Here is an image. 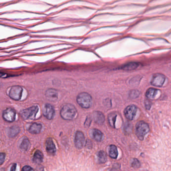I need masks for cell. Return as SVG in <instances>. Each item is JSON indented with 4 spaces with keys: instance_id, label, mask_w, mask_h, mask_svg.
Returning a JSON list of instances; mask_svg holds the SVG:
<instances>
[{
    "instance_id": "cell-6",
    "label": "cell",
    "mask_w": 171,
    "mask_h": 171,
    "mask_svg": "<svg viewBox=\"0 0 171 171\" xmlns=\"http://www.w3.org/2000/svg\"><path fill=\"white\" fill-rule=\"evenodd\" d=\"M166 77L163 74L157 73L154 74L151 80V83L155 86L161 87L165 81Z\"/></svg>"
},
{
    "instance_id": "cell-12",
    "label": "cell",
    "mask_w": 171,
    "mask_h": 171,
    "mask_svg": "<svg viewBox=\"0 0 171 171\" xmlns=\"http://www.w3.org/2000/svg\"><path fill=\"white\" fill-rule=\"evenodd\" d=\"M46 98L51 101H55L58 98V92L56 90L50 88L47 90L45 93Z\"/></svg>"
},
{
    "instance_id": "cell-20",
    "label": "cell",
    "mask_w": 171,
    "mask_h": 171,
    "mask_svg": "<svg viewBox=\"0 0 171 171\" xmlns=\"http://www.w3.org/2000/svg\"><path fill=\"white\" fill-rule=\"evenodd\" d=\"M98 161L100 163H105L107 161V156L106 153L104 151H100L98 153Z\"/></svg>"
},
{
    "instance_id": "cell-11",
    "label": "cell",
    "mask_w": 171,
    "mask_h": 171,
    "mask_svg": "<svg viewBox=\"0 0 171 171\" xmlns=\"http://www.w3.org/2000/svg\"><path fill=\"white\" fill-rule=\"evenodd\" d=\"M45 145L47 153L50 155H55L56 152V147L51 138L49 137L46 139Z\"/></svg>"
},
{
    "instance_id": "cell-7",
    "label": "cell",
    "mask_w": 171,
    "mask_h": 171,
    "mask_svg": "<svg viewBox=\"0 0 171 171\" xmlns=\"http://www.w3.org/2000/svg\"><path fill=\"white\" fill-rule=\"evenodd\" d=\"M137 112V108L135 105H130L125 108L124 114L125 117L129 121H132L135 117Z\"/></svg>"
},
{
    "instance_id": "cell-31",
    "label": "cell",
    "mask_w": 171,
    "mask_h": 171,
    "mask_svg": "<svg viewBox=\"0 0 171 171\" xmlns=\"http://www.w3.org/2000/svg\"><path fill=\"white\" fill-rule=\"evenodd\" d=\"M6 74L5 73H1L0 72V77H4V76Z\"/></svg>"
},
{
    "instance_id": "cell-21",
    "label": "cell",
    "mask_w": 171,
    "mask_h": 171,
    "mask_svg": "<svg viewBox=\"0 0 171 171\" xmlns=\"http://www.w3.org/2000/svg\"><path fill=\"white\" fill-rule=\"evenodd\" d=\"M116 117H117V114L114 112L111 113L108 115V123H109L110 127H114V128L115 127V123Z\"/></svg>"
},
{
    "instance_id": "cell-2",
    "label": "cell",
    "mask_w": 171,
    "mask_h": 171,
    "mask_svg": "<svg viewBox=\"0 0 171 171\" xmlns=\"http://www.w3.org/2000/svg\"><path fill=\"white\" fill-rule=\"evenodd\" d=\"M149 131V126L145 121H139L137 123L135 126V134L139 140H143Z\"/></svg>"
},
{
    "instance_id": "cell-9",
    "label": "cell",
    "mask_w": 171,
    "mask_h": 171,
    "mask_svg": "<svg viewBox=\"0 0 171 171\" xmlns=\"http://www.w3.org/2000/svg\"><path fill=\"white\" fill-rule=\"evenodd\" d=\"M3 117L5 121L9 123L14 121L16 117V112L11 108H8L3 113Z\"/></svg>"
},
{
    "instance_id": "cell-26",
    "label": "cell",
    "mask_w": 171,
    "mask_h": 171,
    "mask_svg": "<svg viewBox=\"0 0 171 171\" xmlns=\"http://www.w3.org/2000/svg\"><path fill=\"white\" fill-rule=\"evenodd\" d=\"M22 171H35L34 170L29 166H25L23 168Z\"/></svg>"
},
{
    "instance_id": "cell-23",
    "label": "cell",
    "mask_w": 171,
    "mask_h": 171,
    "mask_svg": "<svg viewBox=\"0 0 171 171\" xmlns=\"http://www.w3.org/2000/svg\"><path fill=\"white\" fill-rule=\"evenodd\" d=\"M138 64L135 62H131L130 63L127 64V65L124 66L123 67V69L130 70H133L135 69L138 66Z\"/></svg>"
},
{
    "instance_id": "cell-16",
    "label": "cell",
    "mask_w": 171,
    "mask_h": 171,
    "mask_svg": "<svg viewBox=\"0 0 171 171\" xmlns=\"http://www.w3.org/2000/svg\"><path fill=\"white\" fill-rule=\"evenodd\" d=\"M43 155L42 152L39 150H37L34 153L33 161L35 163H41L43 161Z\"/></svg>"
},
{
    "instance_id": "cell-25",
    "label": "cell",
    "mask_w": 171,
    "mask_h": 171,
    "mask_svg": "<svg viewBox=\"0 0 171 171\" xmlns=\"http://www.w3.org/2000/svg\"><path fill=\"white\" fill-rule=\"evenodd\" d=\"M6 158V154L4 153H0V166L4 163Z\"/></svg>"
},
{
    "instance_id": "cell-28",
    "label": "cell",
    "mask_w": 171,
    "mask_h": 171,
    "mask_svg": "<svg viewBox=\"0 0 171 171\" xmlns=\"http://www.w3.org/2000/svg\"><path fill=\"white\" fill-rule=\"evenodd\" d=\"M86 147H88L89 149H91L92 147V142L90 141L89 139H88V141H86Z\"/></svg>"
},
{
    "instance_id": "cell-19",
    "label": "cell",
    "mask_w": 171,
    "mask_h": 171,
    "mask_svg": "<svg viewBox=\"0 0 171 171\" xmlns=\"http://www.w3.org/2000/svg\"><path fill=\"white\" fill-rule=\"evenodd\" d=\"M30 146V143L29 140L27 137H25L24 139H23L21 144L20 145V149L24 151H27L29 149Z\"/></svg>"
},
{
    "instance_id": "cell-1",
    "label": "cell",
    "mask_w": 171,
    "mask_h": 171,
    "mask_svg": "<svg viewBox=\"0 0 171 171\" xmlns=\"http://www.w3.org/2000/svg\"><path fill=\"white\" fill-rule=\"evenodd\" d=\"M77 110L71 104H65L63 106L60 111V115L65 120H71L75 117Z\"/></svg>"
},
{
    "instance_id": "cell-17",
    "label": "cell",
    "mask_w": 171,
    "mask_h": 171,
    "mask_svg": "<svg viewBox=\"0 0 171 171\" xmlns=\"http://www.w3.org/2000/svg\"><path fill=\"white\" fill-rule=\"evenodd\" d=\"M92 135L94 139H95L96 141L100 142L102 141L104 135L102 133L100 130L95 129H93L92 131Z\"/></svg>"
},
{
    "instance_id": "cell-10",
    "label": "cell",
    "mask_w": 171,
    "mask_h": 171,
    "mask_svg": "<svg viewBox=\"0 0 171 171\" xmlns=\"http://www.w3.org/2000/svg\"><path fill=\"white\" fill-rule=\"evenodd\" d=\"M43 115L46 118L51 120L54 117L55 115V110L53 106L50 104H46L44 106L43 111Z\"/></svg>"
},
{
    "instance_id": "cell-14",
    "label": "cell",
    "mask_w": 171,
    "mask_h": 171,
    "mask_svg": "<svg viewBox=\"0 0 171 171\" xmlns=\"http://www.w3.org/2000/svg\"><path fill=\"white\" fill-rule=\"evenodd\" d=\"M41 129H42V125L41 124L34 123L31 125L28 131L32 134H38L41 132Z\"/></svg>"
},
{
    "instance_id": "cell-18",
    "label": "cell",
    "mask_w": 171,
    "mask_h": 171,
    "mask_svg": "<svg viewBox=\"0 0 171 171\" xmlns=\"http://www.w3.org/2000/svg\"><path fill=\"white\" fill-rule=\"evenodd\" d=\"M118 154V153L116 147L114 145H110L109 148V156L112 159H115L117 158Z\"/></svg>"
},
{
    "instance_id": "cell-32",
    "label": "cell",
    "mask_w": 171,
    "mask_h": 171,
    "mask_svg": "<svg viewBox=\"0 0 171 171\" xmlns=\"http://www.w3.org/2000/svg\"><path fill=\"white\" fill-rule=\"evenodd\" d=\"M0 171H5V170H4V169H1Z\"/></svg>"
},
{
    "instance_id": "cell-4",
    "label": "cell",
    "mask_w": 171,
    "mask_h": 171,
    "mask_svg": "<svg viewBox=\"0 0 171 171\" xmlns=\"http://www.w3.org/2000/svg\"><path fill=\"white\" fill-rule=\"evenodd\" d=\"M38 110L39 108L37 106H33L22 110L20 112V115L24 119H33L36 116Z\"/></svg>"
},
{
    "instance_id": "cell-24",
    "label": "cell",
    "mask_w": 171,
    "mask_h": 171,
    "mask_svg": "<svg viewBox=\"0 0 171 171\" xmlns=\"http://www.w3.org/2000/svg\"><path fill=\"white\" fill-rule=\"evenodd\" d=\"M131 166L135 169L139 168L141 167L140 162L137 159H133L131 163Z\"/></svg>"
},
{
    "instance_id": "cell-15",
    "label": "cell",
    "mask_w": 171,
    "mask_h": 171,
    "mask_svg": "<svg viewBox=\"0 0 171 171\" xmlns=\"http://www.w3.org/2000/svg\"><path fill=\"white\" fill-rule=\"evenodd\" d=\"M20 131V128L17 125H13L9 127L8 130V137H14L18 135Z\"/></svg>"
},
{
    "instance_id": "cell-29",
    "label": "cell",
    "mask_w": 171,
    "mask_h": 171,
    "mask_svg": "<svg viewBox=\"0 0 171 171\" xmlns=\"http://www.w3.org/2000/svg\"><path fill=\"white\" fill-rule=\"evenodd\" d=\"M145 108L147 110H149L150 108H151V106L150 102H149V101H146L145 102Z\"/></svg>"
},
{
    "instance_id": "cell-27",
    "label": "cell",
    "mask_w": 171,
    "mask_h": 171,
    "mask_svg": "<svg viewBox=\"0 0 171 171\" xmlns=\"http://www.w3.org/2000/svg\"><path fill=\"white\" fill-rule=\"evenodd\" d=\"M92 121L90 119L89 117H87L86 119V123H85V126L86 127H90V123H91Z\"/></svg>"
},
{
    "instance_id": "cell-3",
    "label": "cell",
    "mask_w": 171,
    "mask_h": 171,
    "mask_svg": "<svg viewBox=\"0 0 171 171\" xmlns=\"http://www.w3.org/2000/svg\"><path fill=\"white\" fill-rule=\"evenodd\" d=\"M76 100L78 104L84 108H88L92 106V96L86 92H81L79 94Z\"/></svg>"
},
{
    "instance_id": "cell-30",
    "label": "cell",
    "mask_w": 171,
    "mask_h": 171,
    "mask_svg": "<svg viewBox=\"0 0 171 171\" xmlns=\"http://www.w3.org/2000/svg\"><path fill=\"white\" fill-rule=\"evenodd\" d=\"M16 167H17V164H13L12 165L11 168V171H15L16 169Z\"/></svg>"
},
{
    "instance_id": "cell-8",
    "label": "cell",
    "mask_w": 171,
    "mask_h": 171,
    "mask_svg": "<svg viewBox=\"0 0 171 171\" xmlns=\"http://www.w3.org/2000/svg\"><path fill=\"white\" fill-rule=\"evenodd\" d=\"M85 141V137L83 133L81 131H77L76 132L74 139V144L76 147L77 149H81L83 146Z\"/></svg>"
},
{
    "instance_id": "cell-13",
    "label": "cell",
    "mask_w": 171,
    "mask_h": 171,
    "mask_svg": "<svg viewBox=\"0 0 171 171\" xmlns=\"http://www.w3.org/2000/svg\"><path fill=\"white\" fill-rule=\"evenodd\" d=\"M94 120L96 123L102 125L105 121V117L104 114L100 112H95L93 114Z\"/></svg>"
},
{
    "instance_id": "cell-22",
    "label": "cell",
    "mask_w": 171,
    "mask_h": 171,
    "mask_svg": "<svg viewBox=\"0 0 171 171\" xmlns=\"http://www.w3.org/2000/svg\"><path fill=\"white\" fill-rule=\"evenodd\" d=\"M157 90H156L155 88H149L146 92V96L149 99H153L155 97L157 94Z\"/></svg>"
},
{
    "instance_id": "cell-5",
    "label": "cell",
    "mask_w": 171,
    "mask_h": 171,
    "mask_svg": "<svg viewBox=\"0 0 171 171\" xmlns=\"http://www.w3.org/2000/svg\"><path fill=\"white\" fill-rule=\"evenodd\" d=\"M22 91L23 89L20 86H13L10 89L9 96L12 100H19L21 98Z\"/></svg>"
}]
</instances>
